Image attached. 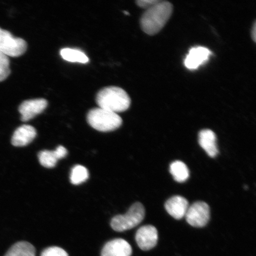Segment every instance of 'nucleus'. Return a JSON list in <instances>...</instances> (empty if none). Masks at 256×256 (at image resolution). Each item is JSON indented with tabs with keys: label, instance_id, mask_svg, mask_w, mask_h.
<instances>
[{
	"label": "nucleus",
	"instance_id": "9",
	"mask_svg": "<svg viewBox=\"0 0 256 256\" xmlns=\"http://www.w3.org/2000/svg\"><path fill=\"white\" fill-rule=\"evenodd\" d=\"M132 252V248L126 240L117 238L104 245L101 256H130Z\"/></svg>",
	"mask_w": 256,
	"mask_h": 256
},
{
	"label": "nucleus",
	"instance_id": "7",
	"mask_svg": "<svg viewBox=\"0 0 256 256\" xmlns=\"http://www.w3.org/2000/svg\"><path fill=\"white\" fill-rule=\"evenodd\" d=\"M158 232L151 225L140 227L136 233V240L139 248L144 251L150 250L155 247L158 242Z\"/></svg>",
	"mask_w": 256,
	"mask_h": 256
},
{
	"label": "nucleus",
	"instance_id": "12",
	"mask_svg": "<svg viewBox=\"0 0 256 256\" xmlns=\"http://www.w3.org/2000/svg\"><path fill=\"white\" fill-rule=\"evenodd\" d=\"M36 130L28 124H24L14 131L12 144L15 146H24L30 144L36 136Z\"/></svg>",
	"mask_w": 256,
	"mask_h": 256
},
{
	"label": "nucleus",
	"instance_id": "4",
	"mask_svg": "<svg viewBox=\"0 0 256 256\" xmlns=\"http://www.w3.org/2000/svg\"><path fill=\"white\" fill-rule=\"evenodd\" d=\"M146 210L142 203L136 202L130 206L124 215H120L112 218L110 226L118 232H123L135 228L145 217Z\"/></svg>",
	"mask_w": 256,
	"mask_h": 256
},
{
	"label": "nucleus",
	"instance_id": "2",
	"mask_svg": "<svg viewBox=\"0 0 256 256\" xmlns=\"http://www.w3.org/2000/svg\"><path fill=\"white\" fill-rule=\"evenodd\" d=\"M96 101L99 108L116 114L127 110L130 105V98L127 92L122 88L114 86L99 91Z\"/></svg>",
	"mask_w": 256,
	"mask_h": 256
},
{
	"label": "nucleus",
	"instance_id": "13",
	"mask_svg": "<svg viewBox=\"0 0 256 256\" xmlns=\"http://www.w3.org/2000/svg\"><path fill=\"white\" fill-rule=\"evenodd\" d=\"M68 154L65 147L60 146L54 151L44 150L38 154L40 164L46 168H53L59 160L64 158Z\"/></svg>",
	"mask_w": 256,
	"mask_h": 256
},
{
	"label": "nucleus",
	"instance_id": "19",
	"mask_svg": "<svg viewBox=\"0 0 256 256\" xmlns=\"http://www.w3.org/2000/svg\"><path fill=\"white\" fill-rule=\"evenodd\" d=\"M8 56L0 52V82L4 81L10 74Z\"/></svg>",
	"mask_w": 256,
	"mask_h": 256
},
{
	"label": "nucleus",
	"instance_id": "16",
	"mask_svg": "<svg viewBox=\"0 0 256 256\" xmlns=\"http://www.w3.org/2000/svg\"><path fill=\"white\" fill-rule=\"evenodd\" d=\"M170 172L176 182L183 183L190 178V170L185 163L181 161L172 162L170 166Z\"/></svg>",
	"mask_w": 256,
	"mask_h": 256
},
{
	"label": "nucleus",
	"instance_id": "5",
	"mask_svg": "<svg viewBox=\"0 0 256 256\" xmlns=\"http://www.w3.org/2000/svg\"><path fill=\"white\" fill-rule=\"evenodd\" d=\"M27 48L24 40L16 38L10 32L0 28V52L8 57H18L24 55Z\"/></svg>",
	"mask_w": 256,
	"mask_h": 256
},
{
	"label": "nucleus",
	"instance_id": "1",
	"mask_svg": "<svg viewBox=\"0 0 256 256\" xmlns=\"http://www.w3.org/2000/svg\"><path fill=\"white\" fill-rule=\"evenodd\" d=\"M174 7L170 2L160 1L147 9L140 20L142 30L150 36L158 34L170 18Z\"/></svg>",
	"mask_w": 256,
	"mask_h": 256
},
{
	"label": "nucleus",
	"instance_id": "23",
	"mask_svg": "<svg viewBox=\"0 0 256 256\" xmlns=\"http://www.w3.org/2000/svg\"><path fill=\"white\" fill-rule=\"evenodd\" d=\"M124 14H126V15H130V14L129 12H124Z\"/></svg>",
	"mask_w": 256,
	"mask_h": 256
},
{
	"label": "nucleus",
	"instance_id": "22",
	"mask_svg": "<svg viewBox=\"0 0 256 256\" xmlns=\"http://www.w3.org/2000/svg\"><path fill=\"white\" fill-rule=\"evenodd\" d=\"M256 24H254V28H252V40H254V42H256Z\"/></svg>",
	"mask_w": 256,
	"mask_h": 256
},
{
	"label": "nucleus",
	"instance_id": "6",
	"mask_svg": "<svg viewBox=\"0 0 256 256\" xmlns=\"http://www.w3.org/2000/svg\"><path fill=\"white\" fill-rule=\"evenodd\" d=\"M184 217L191 226L196 228L204 227L210 220V206L204 202H196L188 207Z\"/></svg>",
	"mask_w": 256,
	"mask_h": 256
},
{
	"label": "nucleus",
	"instance_id": "18",
	"mask_svg": "<svg viewBox=\"0 0 256 256\" xmlns=\"http://www.w3.org/2000/svg\"><path fill=\"white\" fill-rule=\"evenodd\" d=\"M89 177L88 170L84 166L76 165L72 169L70 175V181L74 185H78L84 183Z\"/></svg>",
	"mask_w": 256,
	"mask_h": 256
},
{
	"label": "nucleus",
	"instance_id": "3",
	"mask_svg": "<svg viewBox=\"0 0 256 256\" xmlns=\"http://www.w3.org/2000/svg\"><path fill=\"white\" fill-rule=\"evenodd\" d=\"M87 120L90 126L100 132L116 130L122 124V120L119 114L100 108L90 110Z\"/></svg>",
	"mask_w": 256,
	"mask_h": 256
},
{
	"label": "nucleus",
	"instance_id": "21",
	"mask_svg": "<svg viewBox=\"0 0 256 256\" xmlns=\"http://www.w3.org/2000/svg\"><path fill=\"white\" fill-rule=\"evenodd\" d=\"M160 2V0H138L136 2V4L139 7L147 10L158 4Z\"/></svg>",
	"mask_w": 256,
	"mask_h": 256
},
{
	"label": "nucleus",
	"instance_id": "14",
	"mask_svg": "<svg viewBox=\"0 0 256 256\" xmlns=\"http://www.w3.org/2000/svg\"><path fill=\"white\" fill-rule=\"evenodd\" d=\"M199 144L210 158H216L218 154L216 136L212 130L206 129L200 131L199 134Z\"/></svg>",
	"mask_w": 256,
	"mask_h": 256
},
{
	"label": "nucleus",
	"instance_id": "20",
	"mask_svg": "<svg viewBox=\"0 0 256 256\" xmlns=\"http://www.w3.org/2000/svg\"><path fill=\"white\" fill-rule=\"evenodd\" d=\"M40 256H69L66 252L58 247H50L44 249Z\"/></svg>",
	"mask_w": 256,
	"mask_h": 256
},
{
	"label": "nucleus",
	"instance_id": "17",
	"mask_svg": "<svg viewBox=\"0 0 256 256\" xmlns=\"http://www.w3.org/2000/svg\"><path fill=\"white\" fill-rule=\"evenodd\" d=\"M60 55L64 60L70 62L87 64L89 62L88 56L78 50L64 48L60 50Z\"/></svg>",
	"mask_w": 256,
	"mask_h": 256
},
{
	"label": "nucleus",
	"instance_id": "15",
	"mask_svg": "<svg viewBox=\"0 0 256 256\" xmlns=\"http://www.w3.org/2000/svg\"><path fill=\"white\" fill-rule=\"evenodd\" d=\"M4 256H36V250L28 242H18L12 246Z\"/></svg>",
	"mask_w": 256,
	"mask_h": 256
},
{
	"label": "nucleus",
	"instance_id": "11",
	"mask_svg": "<svg viewBox=\"0 0 256 256\" xmlns=\"http://www.w3.org/2000/svg\"><path fill=\"white\" fill-rule=\"evenodd\" d=\"M188 207V201L181 196H174L168 199L165 204L167 212L176 220L183 218L187 212Z\"/></svg>",
	"mask_w": 256,
	"mask_h": 256
},
{
	"label": "nucleus",
	"instance_id": "8",
	"mask_svg": "<svg viewBox=\"0 0 256 256\" xmlns=\"http://www.w3.org/2000/svg\"><path fill=\"white\" fill-rule=\"evenodd\" d=\"M48 102L44 98L32 99L23 102L18 108L21 114V120L27 122L33 119L46 110Z\"/></svg>",
	"mask_w": 256,
	"mask_h": 256
},
{
	"label": "nucleus",
	"instance_id": "10",
	"mask_svg": "<svg viewBox=\"0 0 256 256\" xmlns=\"http://www.w3.org/2000/svg\"><path fill=\"white\" fill-rule=\"evenodd\" d=\"M210 51L203 46L192 48L184 60V66L190 70L199 68L209 59Z\"/></svg>",
	"mask_w": 256,
	"mask_h": 256
}]
</instances>
